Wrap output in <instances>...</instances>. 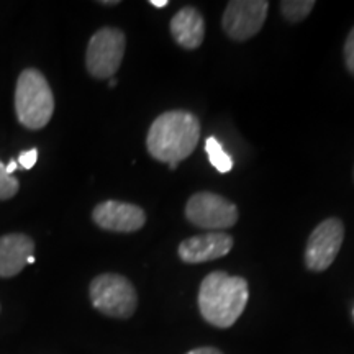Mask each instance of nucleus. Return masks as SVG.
<instances>
[{"label": "nucleus", "instance_id": "f257e3e1", "mask_svg": "<svg viewBox=\"0 0 354 354\" xmlns=\"http://www.w3.org/2000/svg\"><path fill=\"white\" fill-rule=\"evenodd\" d=\"M201 138V122L187 110H169L161 113L146 136L148 153L159 162L179 165L196 151Z\"/></svg>", "mask_w": 354, "mask_h": 354}, {"label": "nucleus", "instance_id": "f03ea898", "mask_svg": "<svg viewBox=\"0 0 354 354\" xmlns=\"http://www.w3.org/2000/svg\"><path fill=\"white\" fill-rule=\"evenodd\" d=\"M250 290L243 277L223 271L210 272L198 289V308L203 320L216 328H230L245 312Z\"/></svg>", "mask_w": 354, "mask_h": 354}, {"label": "nucleus", "instance_id": "7ed1b4c3", "mask_svg": "<svg viewBox=\"0 0 354 354\" xmlns=\"http://www.w3.org/2000/svg\"><path fill=\"white\" fill-rule=\"evenodd\" d=\"M15 112L28 130H41L55 112V97L46 77L38 69H25L15 88Z\"/></svg>", "mask_w": 354, "mask_h": 354}, {"label": "nucleus", "instance_id": "20e7f679", "mask_svg": "<svg viewBox=\"0 0 354 354\" xmlns=\"http://www.w3.org/2000/svg\"><path fill=\"white\" fill-rule=\"evenodd\" d=\"M88 295L94 307L112 318H130L138 305L135 287L120 274H100L88 287Z\"/></svg>", "mask_w": 354, "mask_h": 354}, {"label": "nucleus", "instance_id": "39448f33", "mask_svg": "<svg viewBox=\"0 0 354 354\" xmlns=\"http://www.w3.org/2000/svg\"><path fill=\"white\" fill-rule=\"evenodd\" d=\"M127 38L118 28L105 26L92 35L87 44L86 66L88 74L95 79H110L122 66Z\"/></svg>", "mask_w": 354, "mask_h": 354}, {"label": "nucleus", "instance_id": "423d86ee", "mask_svg": "<svg viewBox=\"0 0 354 354\" xmlns=\"http://www.w3.org/2000/svg\"><path fill=\"white\" fill-rule=\"evenodd\" d=\"M185 216L192 225L205 230H225L238 221L233 202L214 192L194 194L185 203Z\"/></svg>", "mask_w": 354, "mask_h": 354}, {"label": "nucleus", "instance_id": "0eeeda50", "mask_svg": "<svg viewBox=\"0 0 354 354\" xmlns=\"http://www.w3.org/2000/svg\"><path fill=\"white\" fill-rule=\"evenodd\" d=\"M343 240V221L335 216L323 220L308 238L305 248V266L313 272L326 271L342 250Z\"/></svg>", "mask_w": 354, "mask_h": 354}, {"label": "nucleus", "instance_id": "6e6552de", "mask_svg": "<svg viewBox=\"0 0 354 354\" xmlns=\"http://www.w3.org/2000/svg\"><path fill=\"white\" fill-rule=\"evenodd\" d=\"M268 10L266 0H232L221 17L223 32L234 41H246L263 28Z\"/></svg>", "mask_w": 354, "mask_h": 354}, {"label": "nucleus", "instance_id": "1a4fd4ad", "mask_svg": "<svg viewBox=\"0 0 354 354\" xmlns=\"http://www.w3.org/2000/svg\"><path fill=\"white\" fill-rule=\"evenodd\" d=\"M92 220L107 232L133 233L145 227L146 215L145 210L135 203L107 201L95 207Z\"/></svg>", "mask_w": 354, "mask_h": 354}, {"label": "nucleus", "instance_id": "9d476101", "mask_svg": "<svg viewBox=\"0 0 354 354\" xmlns=\"http://www.w3.org/2000/svg\"><path fill=\"white\" fill-rule=\"evenodd\" d=\"M233 248V238L227 233L212 232L187 238L179 245V258L187 264H201L227 256Z\"/></svg>", "mask_w": 354, "mask_h": 354}, {"label": "nucleus", "instance_id": "9b49d317", "mask_svg": "<svg viewBox=\"0 0 354 354\" xmlns=\"http://www.w3.org/2000/svg\"><path fill=\"white\" fill-rule=\"evenodd\" d=\"M35 253V241L28 234L10 233L0 236V277L20 274Z\"/></svg>", "mask_w": 354, "mask_h": 354}, {"label": "nucleus", "instance_id": "f8f14e48", "mask_svg": "<svg viewBox=\"0 0 354 354\" xmlns=\"http://www.w3.org/2000/svg\"><path fill=\"white\" fill-rule=\"evenodd\" d=\"M171 37L184 50H196L205 37V24L201 12L194 7H183L171 20Z\"/></svg>", "mask_w": 354, "mask_h": 354}, {"label": "nucleus", "instance_id": "ddd939ff", "mask_svg": "<svg viewBox=\"0 0 354 354\" xmlns=\"http://www.w3.org/2000/svg\"><path fill=\"white\" fill-rule=\"evenodd\" d=\"M205 151H207V154H209L212 166H214L216 171L221 172V174H227V172L232 171V167H233L232 158H230L227 151L221 148V145L218 143V140H216L215 136L207 138Z\"/></svg>", "mask_w": 354, "mask_h": 354}, {"label": "nucleus", "instance_id": "4468645a", "mask_svg": "<svg viewBox=\"0 0 354 354\" xmlns=\"http://www.w3.org/2000/svg\"><path fill=\"white\" fill-rule=\"evenodd\" d=\"M315 2L313 0H284L281 2V12L289 21H302L308 13L313 10Z\"/></svg>", "mask_w": 354, "mask_h": 354}, {"label": "nucleus", "instance_id": "2eb2a0df", "mask_svg": "<svg viewBox=\"0 0 354 354\" xmlns=\"http://www.w3.org/2000/svg\"><path fill=\"white\" fill-rule=\"evenodd\" d=\"M20 183L15 176H10L6 171V165L0 161V201H8L19 194Z\"/></svg>", "mask_w": 354, "mask_h": 354}, {"label": "nucleus", "instance_id": "dca6fc26", "mask_svg": "<svg viewBox=\"0 0 354 354\" xmlns=\"http://www.w3.org/2000/svg\"><path fill=\"white\" fill-rule=\"evenodd\" d=\"M344 63H346L349 73L354 76V26L348 35L346 43H344Z\"/></svg>", "mask_w": 354, "mask_h": 354}, {"label": "nucleus", "instance_id": "f3484780", "mask_svg": "<svg viewBox=\"0 0 354 354\" xmlns=\"http://www.w3.org/2000/svg\"><path fill=\"white\" fill-rule=\"evenodd\" d=\"M38 159V149H28V151H21L19 156V165L24 167V169H32V167L37 165Z\"/></svg>", "mask_w": 354, "mask_h": 354}, {"label": "nucleus", "instance_id": "a211bd4d", "mask_svg": "<svg viewBox=\"0 0 354 354\" xmlns=\"http://www.w3.org/2000/svg\"><path fill=\"white\" fill-rule=\"evenodd\" d=\"M185 354H223V353H221L220 349H216V348L205 346V348H196V349H192V351H189Z\"/></svg>", "mask_w": 354, "mask_h": 354}, {"label": "nucleus", "instance_id": "6ab92c4d", "mask_svg": "<svg viewBox=\"0 0 354 354\" xmlns=\"http://www.w3.org/2000/svg\"><path fill=\"white\" fill-rule=\"evenodd\" d=\"M17 169H19V162H17L15 159H12V161L8 162V165H6V171H7L10 176H13V172H15Z\"/></svg>", "mask_w": 354, "mask_h": 354}, {"label": "nucleus", "instance_id": "aec40b11", "mask_svg": "<svg viewBox=\"0 0 354 354\" xmlns=\"http://www.w3.org/2000/svg\"><path fill=\"white\" fill-rule=\"evenodd\" d=\"M149 3H151L153 7H156V8H165V7H167V0H149Z\"/></svg>", "mask_w": 354, "mask_h": 354}, {"label": "nucleus", "instance_id": "412c9836", "mask_svg": "<svg viewBox=\"0 0 354 354\" xmlns=\"http://www.w3.org/2000/svg\"><path fill=\"white\" fill-rule=\"evenodd\" d=\"M100 3L102 6H118L120 2H118V0H110V2L109 0H104V2H100Z\"/></svg>", "mask_w": 354, "mask_h": 354}, {"label": "nucleus", "instance_id": "4be33fe9", "mask_svg": "<svg viewBox=\"0 0 354 354\" xmlns=\"http://www.w3.org/2000/svg\"><path fill=\"white\" fill-rule=\"evenodd\" d=\"M26 263H28V264H33V263H35V256H30V258H28V261H26Z\"/></svg>", "mask_w": 354, "mask_h": 354}, {"label": "nucleus", "instance_id": "5701e85b", "mask_svg": "<svg viewBox=\"0 0 354 354\" xmlns=\"http://www.w3.org/2000/svg\"><path fill=\"white\" fill-rule=\"evenodd\" d=\"M117 86V81H115V79H112V81H110V87H115Z\"/></svg>", "mask_w": 354, "mask_h": 354}]
</instances>
